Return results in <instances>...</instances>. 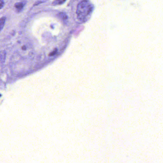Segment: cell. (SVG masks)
<instances>
[{
	"label": "cell",
	"instance_id": "obj_1",
	"mask_svg": "<svg viewBox=\"0 0 163 163\" xmlns=\"http://www.w3.org/2000/svg\"><path fill=\"white\" fill-rule=\"evenodd\" d=\"M94 9L92 3L88 0H84L77 5V19L82 22H86L90 18Z\"/></svg>",
	"mask_w": 163,
	"mask_h": 163
},
{
	"label": "cell",
	"instance_id": "obj_2",
	"mask_svg": "<svg viewBox=\"0 0 163 163\" xmlns=\"http://www.w3.org/2000/svg\"><path fill=\"white\" fill-rule=\"evenodd\" d=\"M25 6V4L23 2H17L14 5V8L16 9V11L17 12H21L22 11Z\"/></svg>",
	"mask_w": 163,
	"mask_h": 163
},
{
	"label": "cell",
	"instance_id": "obj_3",
	"mask_svg": "<svg viewBox=\"0 0 163 163\" xmlns=\"http://www.w3.org/2000/svg\"><path fill=\"white\" fill-rule=\"evenodd\" d=\"M5 21H6L5 17H2L1 18H0V32L2 30L4 26H5Z\"/></svg>",
	"mask_w": 163,
	"mask_h": 163
},
{
	"label": "cell",
	"instance_id": "obj_4",
	"mask_svg": "<svg viewBox=\"0 0 163 163\" xmlns=\"http://www.w3.org/2000/svg\"><path fill=\"white\" fill-rule=\"evenodd\" d=\"M66 0H55L52 3L53 5H58L62 4H64Z\"/></svg>",
	"mask_w": 163,
	"mask_h": 163
},
{
	"label": "cell",
	"instance_id": "obj_5",
	"mask_svg": "<svg viewBox=\"0 0 163 163\" xmlns=\"http://www.w3.org/2000/svg\"><path fill=\"white\" fill-rule=\"evenodd\" d=\"M5 5V2L2 0H0V9H1L3 8Z\"/></svg>",
	"mask_w": 163,
	"mask_h": 163
},
{
	"label": "cell",
	"instance_id": "obj_6",
	"mask_svg": "<svg viewBox=\"0 0 163 163\" xmlns=\"http://www.w3.org/2000/svg\"><path fill=\"white\" fill-rule=\"evenodd\" d=\"M59 15H60V16L61 17V18H62V19H66V15H65L64 13H60V14H59Z\"/></svg>",
	"mask_w": 163,
	"mask_h": 163
},
{
	"label": "cell",
	"instance_id": "obj_7",
	"mask_svg": "<svg viewBox=\"0 0 163 163\" xmlns=\"http://www.w3.org/2000/svg\"><path fill=\"white\" fill-rule=\"evenodd\" d=\"M56 51H57V50H56V49L55 50H54L52 53H50L49 55L50 56H53L54 54H55L56 53Z\"/></svg>",
	"mask_w": 163,
	"mask_h": 163
},
{
	"label": "cell",
	"instance_id": "obj_8",
	"mask_svg": "<svg viewBox=\"0 0 163 163\" xmlns=\"http://www.w3.org/2000/svg\"><path fill=\"white\" fill-rule=\"evenodd\" d=\"M43 2H44L43 1H37V2H35L34 5H38L39 4H41V3H43Z\"/></svg>",
	"mask_w": 163,
	"mask_h": 163
},
{
	"label": "cell",
	"instance_id": "obj_9",
	"mask_svg": "<svg viewBox=\"0 0 163 163\" xmlns=\"http://www.w3.org/2000/svg\"><path fill=\"white\" fill-rule=\"evenodd\" d=\"M22 49L23 50H26V46H23Z\"/></svg>",
	"mask_w": 163,
	"mask_h": 163
},
{
	"label": "cell",
	"instance_id": "obj_10",
	"mask_svg": "<svg viewBox=\"0 0 163 163\" xmlns=\"http://www.w3.org/2000/svg\"><path fill=\"white\" fill-rule=\"evenodd\" d=\"M1 95H0V97H1Z\"/></svg>",
	"mask_w": 163,
	"mask_h": 163
}]
</instances>
